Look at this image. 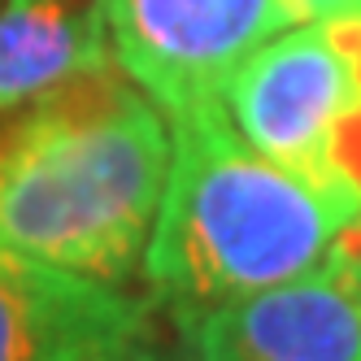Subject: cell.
<instances>
[{"label":"cell","instance_id":"cell-1","mask_svg":"<svg viewBox=\"0 0 361 361\" xmlns=\"http://www.w3.org/2000/svg\"><path fill=\"white\" fill-rule=\"evenodd\" d=\"M170 174V131L122 70L0 109V248L126 283Z\"/></svg>","mask_w":361,"mask_h":361},{"label":"cell","instance_id":"cell-2","mask_svg":"<svg viewBox=\"0 0 361 361\" xmlns=\"http://www.w3.org/2000/svg\"><path fill=\"white\" fill-rule=\"evenodd\" d=\"M361 240V196L305 183L266 161L226 105L170 118V174L144 248V274L178 326L279 288Z\"/></svg>","mask_w":361,"mask_h":361},{"label":"cell","instance_id":"cell-3","mask_svg":"<svg viewBox=\"0 0 361 361\" xmlns=\"http://www.w3.org/2000/svg\"><path fill=\"white\" fill-rule=\"evenodd\" d=\"M222 105L266 161L322 192L361 196L344 161L361 118V18L274 35L235 70Z\"/></svg>","mask_w":361,"mask_h":361},{"label":"cell","instance_id":"cell-4","mask_svg":"<svg viewBox=\"0 0 361 361\" xmlns=\"http://www.w3.org/2000/svg\"><path fill=\"white\" fill-rule=\"evenodd\" d=\"M114 66L166 118L218 105L235 70L292 31V0H100Z\"/></svg>","mask_w":361,"mask_h":361},{"label":"cell","instance_id":"cell-5","mask_svg":"<svg viewBox=\"0 0 361 361\" xmlns=\"http://www.w3.org/2000/svg\"><path fill=\"white\" fill-rule=\"evenodd\" d=\"M148 335L122 283L0 248V361H140Z\"/></svg>","mask_w":361,"mask_h":361},{"label":"cell","instance_id":"cell-6","mask_svg":"<svg viewBox=\"0 0 361 361\" xmlns=\"http://www.w3.org/2000/svg\"><path fill=\"white\" fill-rule=\"evenodd\" d=\"M188 340L192 361H361V252L209 309Z\"/></svg>","mask_w":361,"mask_h":361},{"label":"cell","instance_id":"cell-7","mask_svg":"<svg viewBox=\"0 0 361 361\" xmlns=\"http://www.w3.org/2000/svg\"><path fill=\"white\" fill-rule=\"evenodd\" d=\"M109 66L100 0H0V109Z\"/></svg>","mask_w":361,"mask_h":361},{"label":"cell","instance_id":"cell-8","mask_svg":"<svg viewBox=\"0 0 361 361\" xmlns=\"http://www.w3.org/2000/svg\"><path fill=\"white\" fill-rule=\"evenodd\" d=\"M292 9L305 22H344L361 18V0H292Z\"/></svg>","mask_w":361,"mask_h":361},{"label":"cell","instance_id":"cell-9","mask_svg":"<svg viewBox=\"0 0 361 361\" xmlns=\"http://www.w3.org/2000/svg\"><path fill=\"white\" fill-rule=\"evenodd\" d=\"M140 361H183V357H166V353H152V348H148Z\"/></svg>","mask_w":361,"mask_h":361}]
</instances>
